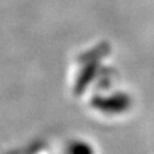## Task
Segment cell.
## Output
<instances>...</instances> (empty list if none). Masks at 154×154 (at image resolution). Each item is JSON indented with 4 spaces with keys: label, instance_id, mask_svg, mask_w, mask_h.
Here are the masks:
<instances>
[{
    "label": "cell",
    "instance_id": "obj_1",
    "mask_svg": "<svg viewBox=\"0 0 154 154\" xmlns=\"http://www.w3.org/2000/svg\"><path fill=\"white\" fill-rule=\"evenodd\" d=\"M67 154H95V149L91 144L83 140L70 142L67 147Z\"/></svg>",
    "mask_w": 154,
    "mask_h": 154
}]
</instances>
